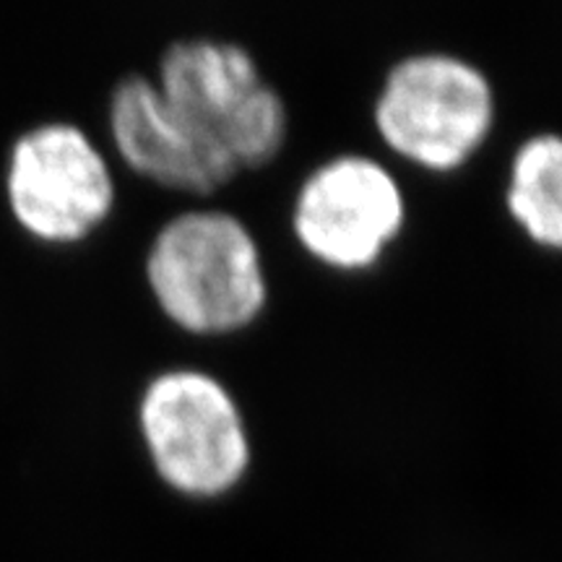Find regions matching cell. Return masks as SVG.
Here are the masks:
<instances>
[{
    "instance_id": "obj_8",
    "label": "cell",
    "mask_w": 562,
    "mask_h": 562,
    "mask_svg": "<svg viewBox=\"0 0 562 562\" xmlns=\"http://www.w3.org/2000/svg\"><path fill=\"white\" fill-rule=\"evenodd\" d=\"M501 209L529 248L562 256V131H533L513 146Z\"/></svg>"
},
{
    "instance_id": "obj_1",
    "label": "cell",
    "mask_w": 562,
    "mask_h": 562,
    "mask_svg": "<svg viewBox=\"0 0 562 562\" xmlns=\"http://www.w3.org/2000/svg\"><path fill=\"white\" fill-rule=\"evenodd\" d=\"M146 290L175 331L203 341L240 339L271 307L266 248L227 206H191L159 224L144 256Z\"/></svg>"
},
{
    "instance_id": "obj_6",
    "label": "cell",
    "mask_w": 562,
    "mask_h": 562,
    "mask_svg": "<svg viewBox=\"0 0 562 562\" xmlns=\"http://www.w3.org/2000/svg\"><path fill=\"white\" fill-rule=\"evenodd\" d=\"M5 199L13 220L32 237L74 245L110 220L117 182L104 151L81 125L47 121L11 144Z\"/></svg>"
},
{
    "instance_id": "obj_2",
    "label": "cell",
    "mask_w": 562,
    "mask_h": 562,
    "mask_svg": "<svg viewBox=\"0 0 562 562\" xmlns=\"http://www.w3.org/2000/svg\"><path fill=\"white\" fill-rule=\"evenodd\" d=\"M383 149L425 178L476 165L501 125V89L472 55L419 47L389 63L370 102Z\"/></svg>"
},
{
    "instance_id": "obj_4",
    "label": "cell",
    "mask_w": 562,
    "mask_h": 562,
    "mask_svg": "<svg viewBox=\"0 0 562 562\" xmlns=\"http://www.w3.org/2000/svg\"><path fill=\"white\" fill-rule=\"evenodd\" d=\"M154 81L240 175L269 170L290 151L292 104L248 42L211 34L172 40L159 53Z\"/></svg>"
},
{
    "instance_id": "obj_5",
    "label": "cell",
    "mask_w": 562,
    "mask_h": 562,
    "mask_svg": "<svg viewBox=\"0 0 562 562\" xmlns=\"http://www.w3.org/2000/svg\"><path fill=\"white\" fill-rule=\"evenodd\" d=\"M409 227V191L385 161L339 151L305 172L290 203L294 245L315 269L368 277Z\"/></svg>"
},
{
    "instance_id": "obj_3",
    "label": "cell",
    "mask_w": 562,
    "mask_h": 562,
    "mask_svg": "<svg viewBox=\"0 0 562 562\" xmlns=\"http://www.w3.org/2000/svg\"><path fill=\"white\" fill-rule=\"evenodd\" d=\"M136 430L151 474L178 501L227 503L250 480L248 412L232 383L203 364L154 372L138 393Z\"/></svg>"
},
{
    "instance_id": "obj_7",
    "label": "cell",
    "mask_w": 562,
    "mask_h": 562,
    "mask_svg": "<svg viewBox=\"0 0 562 562\" xmlns=\"http://www.w3.org/2000/svg\"><path fill=\"white\" fill-rule=\"evenodd\" d=\"M108 128L123 165L161 191L209 201L243 178L235 161L167 102L154 76L125 74L115 81Z\"/></svg>"
}]
</instances>
